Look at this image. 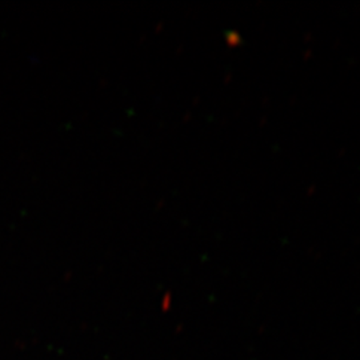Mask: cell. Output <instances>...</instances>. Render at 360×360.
<instances>
[]
</instances>
